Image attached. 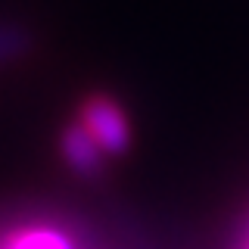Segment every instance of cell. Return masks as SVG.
Instances as JSON below:
<instances>
[{"mask_svg":"<svg viewBox=\"0 0 249 249\" xmlns=\"http://www.w3.org/2000/svg\"><path fill=\"white\" fill-rule=\"evenodd\" d=\"M246 249H249V246H246Z\"/></svg>","mask_w":249,"mask_h":249,"instance_id":"obj_4","label":"cell"},{"mask_svg":"<svg viewBox=\"0 0 249 249\" xmlns=\"http://www.w3.org/2000/svg\"><path fill=\"white\" fill-rule=\"evenodd\" d=\"M0 249H78L75 237L56 224H22L3 237Z\"/></svg>","mask_w":249,"mask_h":249,"instance_id":"obj_3","label":"cell"},{"mask_svg":"<svg viewBox=\"0 0 249 249\" xmlns=\"http://www.w3.org/2000/svg\"><path fill=\"white\" fill-rule=\"evenodd\" d=\"M78 124L93 137L103 156H122L131 146V122L128 112L112 97H90L78 112Z\"/></svg>","mask_w":249,"mask_h":249,"instance_id":"obj_1","label":"cell"},{"mask_svg":"<svg viewBox=\"0 0 249 249\" xmlns=\"http://www.w3.org/2000/svg\"><path fill=\"white\" fill-rule=\"evenodd\" d=\"M59 153H62V159H66V165L72 171H78V175H97V171L103 168V159H106L103 150L93 143V137L81 124H69V128L62 131Z\"/></svg>","mask_w":249,"mask_h":249,"instance_id":"obj_2","label":"cell"}]
</instances>
